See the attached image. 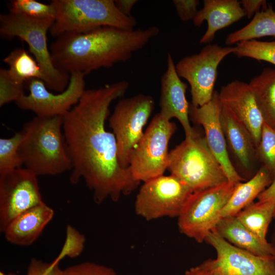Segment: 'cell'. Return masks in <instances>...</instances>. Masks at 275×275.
I'll list each match as a JSON object with an SVG mask.
<instances>
[{"mask_svg":"<svg viewBox=\"0 0 275 275\" xmlns=\"http://www.w3.org/2000/svg\"><path fill=\"white\" fill-rule=\"evenodd\" d=\"M37 176L24 168L0 175V231L22 212L43 203Z\"/></svg>","mask_w":275,"mask_h":275,"instance_id":"cell-13","label":"cell"},{"mask_svg":"<svg viewBox=\"0 0 275 275\" xmlns=\"http://www.w3.org/2000/svg\"><path fill=\"white\" fill-rule=\"evenodd\" d=\"M220 120L227 148L230 149L239 166L243 170L250 171L257 157L256 146L252 135L222 105Z\"/></svg>","mask_w":275,"mask_h":275,"instance_id":"cell-20","label":"cell"},{"mask_svg":"<svg viewBox=\"0 0 275 275\" xmlns=\"http://www.w3.org/2000/svg\"><path fill=\"white\" fill-rule=\"evenodd\" d=\"M167 63V69L160 81L159 113L169 121L173 118L178 119L183 127L185 138H189L197 132L190 124V104L185 96L187 85L178 76L170 53H168Z\"/></svg>","mask_w":275,"mask_h":275,"instance_id":"cell-17","label":"cell"},{"mask_svg":"<svg viewBox=\"0 0 275 275\" xmlns=\"http://www.w3.org/2000/svg\"><path fill=\"white\" fill-rule=\"evenodd\" d=\"M138 2L136 0H115V4L118 10L123 15L131 16L132 9Z\"/></svg>","mask_w":275,"mask_h":275,"instance_id":"cell-39","label":"cell"},{"mask_svg":"<svg viewBox=\"0 0 275 275\" xmlns=\"http://www.w3.org/2000/svg\"><path fill=\"white\" fill-rule=\"evenodd\" d=\"M159 33L156 26L133 30L104 26L64 34L52 43L49 50L56 68L69 74L80 72L86 75L129 60Z\"/></svg>","mask_w":275,"mask_h":275,"instance_id":"cell-2","label":"cell"},{"mask_svg":"<svg viewBox=\"0 0 275 275\" xmlns=\"http://www.w3.org/2000/svg\"><path fill=\"white\" fill-rule=\"evenodd\" d=\"M212 231L232 245L256 255H275L271 243L261 241L236 216L221 218Z\"/></svg>","mask_w":275,"mask_h":275,"instance_id":"cell-21","label":"cell"},{"mask_svg":"<svg viewBox=\"0 0 275 275\" xmlns=\"http://www.w3.org/2000/svg\"><path fill=\"white\" fill-rule=\"evenodd\" d=\"M63 275H117L112 268L100 264L85 262L68 267Z\"/></svg>","mask_w":275,"mask_h":275,"instance_id":"cell-33","label":"cell"},{"mask_svg":"<svg viewBox=\"0 0 275 275\" xmlns=\"http://www.w3.org/2000/svg\"><path fill=\"white\" fill-rule=\"evenodd\" d=\"M173 3L180 19L187 21L193 20L196 16L200 2L198 0H174Z\"/></svg>","mask_w":275,"mask_h":275,"instance_id":"cell-35","label":"cell"},{"mask_svg":"<svg viewBox=\"0 0 275 275\" xmlns=\"http://www.w3.org/2000/svg\"><path fill=\"white\" fill-rule=\"evenodd\" d=\"M9 12L39 19H53L56 11L50 3L46 4L36 0H13L10 2Z\"/></svg>","mask_w":275,"mask_h":275,"instance_id":"cell-30","label":"cell"},{"mask_svg":"<svg viewBox=\"0 0 275 275\" xmlns=\"http://www.w3.org/2000/svg\"><path fill=\"white\" fill-rule=\"evenodd\" d=\"M85 242V236L72 226L67 225L64 243L53 261L59 263L66 257L74 258L78 257L84 250Z\"/></svg>","mask_w":275,"mask_h":275,"instance_id":"cell-31","label":"cell"},{"mask_svg":"<svg viewBox=\"0 0 275 275\" xmlns=\"http://www.w3.org/2000/svg\"><path fill=\"white\" fill-rule=\"evenodd\" d=\"M257 199L259 202H271L275 206V179L258 196Z\"/></svg>","mask_w":275,"mask_h":275,"instance_id":"cell-38","label":"cell"},{"mask_svg":"<svg viewBox=\"0 0 275 275\" xmlns=\"http://www.w3.org/2000/svg\"><path fill=\"white\" fill-rule=\"evenodd\" d=\"M275 206L269 202H253L236 215L237 219L261 241L268 242L266 234L269 225L274 218Z\"/></svg>","mask_w":275,"mask_h":275,"instance_id":"cell-24","label":"cell"},{"mask_svg":"<svg viewBox=\"0 0 275 275\" xmlns=\"http://www.w3.org/2000/svg\"><path fill=\"white\" fill-rule=\"evenodd\" d=\"M0 275H16V274L12 272L5 273L3 271H0Z\"/></svg>","mask_w":275,"mask_h":275,"instance_id":"cell-41","label":"cell"},{"mask_svg":"<svg viewBox=\"0 0 275 275\" xmlns=\"http://www.w3.org/2000/svg\"><path fill=\"white\" fill-rule=\"evenodd\" d=\"M63 270L59 263L52 261L45 262L33 258L28 266L25 275H63Z\"/></svg>","mask_w":275,"mask_h":275,"instance_id":"cell-34","label":"cell"},{"mask_svg":"<svg viewBox=\"0 0 275 275\" xmlns=\"http://www.w3.org/2000/svg\"><path fill=\"white\" fill-rule=\"evenodd\" d=\"M183 275H226L216 259H208L200 264L192 267Z\"/></svg>","mask_w":275,"mask_h":275,"instance_id":"cell-36","label":"cell"},{"mask_svg":"<svg viewBox=\"0 0 275 275\" xmlns=\"http://www.w3.org/2000/svg\"><path fill=\"white\" fill-rule=\"evenodd\" d=\"M222 105L218 92L214 91L212 99L201 106L189 105V119L203 126L208 146L221 166L228 181L238 183L243 180L232 163L220 120Z\"/></svg>","mask_w":275,"mask_h":275,"instance_id":"cell-14","label":"cell"},{"mask_svg":"<svg viewBox=\"0 0 275 275\" xmlns=\"http://www.w3.org/2000/svg\"><path fill=\"white\" fill-rule=\"evenodd\" d=\"M271 244V245L272 246L274 250V252H275V224L274 225V227H273V231H272V233L271 234V240H270V242ZM275 256V255H274Z\"/></svg>","mask_w":275,"mask_h":275,"instance_id":"cell-40","label":"cell"},{"mask_svg":"<svg viewBox=\"0 0 275 275\" xmlns=\"http://www.w3.org/2000/svg\"><path fill=\"white\" fill-rule=\"evenodd\" d=\"M205 241L216 253L215 259L226 275H275V256H259L237 248L211 231Z\"/></svg>","mask_w":275,"mask_h":275,"instance_id":"cell-15","label":"cell"},{"mask_svg":"<svg viewBox=\"0 0 275 275\" xmlns=\"http://www.w3.org/2000/svg\"><path fill=\"white\" fill-rule=\"evenodd\" d=\"M3 62L9 67L7 70L10 76L19 84L24 85L32 78L42 80L40 66L34 57L23 48L14 49L4 59Z\"/></svg>","mask_w":275,"mask_h":275,"instance_id":"cell-26","label":"cell"},{"mask_svg":"<svg viewBox=\"0 0 275 275\" xmlns=\"http://www.w3.org/2000/svg\"><path fill=\"white\" fill-rule=\"evenodd\" d=\"M237 184L228 181L193 193L177 217L180 232L198 243L205 241L221 219V212Z\"/></svg>","mask_w":275,"mask_h":275,"instance_id":"cell-8","label":"cell"},{"mask_svg":"<svg viewBox=\"0 0 275 275\" xmlns=\"http://www.w3.org/2000/svg\"><path fill=\"white\" fill-rule=\"evenodd\" d=\"M23 138L21 130L9 138L0 139V175L21 168L23 165L19 148Z\"/></svg>","mask_w":275,"mask_h":275,"instance_id":"cell-27","label":"cell"},{"mask_svg":"<svg viewBox=\"0 0 275 275\" xmlns=\"http://www.w3.org/2000/svg\"><path fill=\"white\" fill-rule=\"evenodd\" d=\"M233 53L238 57L266 61L275 65V41H261L256 39L242 41L235 46Z\"/></svg>","mask_w":275,"mask_h":275,"instance_id":"cell-28","label":"cell"},{"mask_svg":"<svg viewBox=\"0 0 275 275\" xmlns=\"http://www.w3.org/2000/svg\"><path fill=\"white\" fill-rule=\"evenodd\" d=\"M63 116L35 117L21 130L19 153L24 168L37 176L71 171L63 130Z\"/></svg>","mask_w":275,"mask_h":275,"instance_id":"cell-3","label":"cell"},{"mask_svg":"<svg viewBox=\"0 0 275 275\" xmlns=\"http://www.w3.org/2000/svg\"><path fill=\"white\" fill-rule=\"evenodd\" d=\"M155 106L153 97L138 94L120 100L108 118L109 127L114 134L121 166L129 167V156L137 145L144 132L143 128Z\"/></svg>","mask_w":275,"mask_h":275,"instance_id":"cell-9","label":"cell"},{"mask_svg":"<svg viewBox=\"0 0 275 275\" xmlns=\"http://www.w3.org/2000/svg\"><path fill=\"white\" fill-rule=\"evenodd\" d=\"M167 170L194 193L228 182L205 136L198 132L169 152Z\"/></svg>","mask_w":275,"mask_h":275,"instance_id":"cell-5","label":"cell"},{"mask_svg":"<svg viewBox=\"0 0 275 275\" xmlns=\"http://www.w3.org/2000/svg\"><path fill=\"white\" fill-rule=\"evenodd\" d=\"M192 193L174 176L163 175L143 183L135 198L134 210L147 221L177 217Z\"/></svg>","mask_w":275,"mask_h":275,"instance_id":"cell-10","label":"cell"},{"mask_svg":"<svg viewBox=\"0 0 275 275\" xmlns=\"http://www.w3.org/2000/svg\"><path fill=\"white\" fill-rule=\"evenodd\" d=\"M273 181L269 172L261 166L256 174L245 182L237 184L229 200L222 209L220 218L236 216L254 202V200Z\"/></svg>","mask_w":275,"mask_h":275,"instance_id":"cell-22","label":"cell"},{"mask_svg":"<svg viewBox=\"0 0 275 275\" xmlns=\"http://www.w3.org/2000/svg\"><path fill=\"white\" fill-rule=\"evenodd\" d=\"M56 11L51 36L58 37L68 33H82L108 26L133 30L137 21L117 8L114 0H53Z\"/></svg>","mask_w":275,"mask_h":275,"instance_id":"cell-4","label":"cell"},{"mask_svg":"<svg viewBox=\"0 0 275 275\" xmlns=\"http://www.w3.org/2000/svg\"><path fill=\"white\" fill-rule=\"evenodd\" d=\"M54 210L44 202L22 212L7 226L3 233L9 242L19 246L33 243L54 216Z\"/></svg>","mask_w":275,"mask_h":275,"instance_id":"cell-18","label":"cell"},{"mask_svg":"<svg viewBox=\"0 0 275 275\" xmlns=\"http://www.w3.org/2000/svg\"><path fill=\"white\" fill-rule=\"evenodd\" d=\"M129 85L123 80L85 90L63 116V130L71 163L70 182L76 184L82 179L96 204L108 198L117 202L140 183L129 167L121 166L115 136L105 128L111 104L125 94Z\"/></svg>","mask_w":275,"mask_h":275,"instance_id":"cell-1","label":"cell"},{"mask_svg":"<svg viewBox=\"0 0 275 275\" xmlns=\"http://www.w3.org/2000/svg\"><path fill=\"white\" fill-rule=\"evenodd\" d=\"M240 5L248 18L267 8L265 0H242Z\"/></svg>","mask_w":275,"mask_h":275,"instance_id":"cell-37","label":"cell"},{"mask_svg":"<svg viewBox=\"0 0 275 275\" xmlns=\"http://www.w3.org/2000/svg\"><path fill=\"white\" fill-rule=\"evenodd\" d=\"M203 7L194 19L196 26L200 27L206 21L207 28L200 40V44L213 41L216 33L229 26L246 16L237 0H204Z\"/></svg>","mask_w":275,"mask_h":275,"instance_id":"cell-19","label":"cell"},{"mask_svg":"<svg viewBox=\"0 0 275 275\" xmlns=\"http://www.w3.org/2000/svg\"><path fill=\"white\" fill-rule=\"evenodd\" d=\"M24 85L13 80L7 70L0 69V106H3L12 101H16L24 94Z\"/></svg>","mask_w":275,"mask_h":275,"instance_id":"cell-32","label":"cell"},{"mask_svg":"<svg viewBox=\"0 0 275 275\" xmlns=\"http://www.w3.org/2000/svg\"><path fill=\"white\" fill-rule=\"evenodd\" d=\"M257 157L275 179V128L265 122L259 144L256 148Z\"/></svg>","mask_w":275,"mask_h":275,"instance_id":"cell-29","label":"cell"},{"mask_svg":"<svg viewBox=\"0 0 275 275\" xmlns=\"http://www.w3.org/2000/svg\"><path fill=\"white\" fill-rule=\"evenodd\" d=\"M85 75L80 72H71L67 88L56 94L49 91L42 79H31L25 83L29 93L22 94L15 103L20 108L31 111L36 116H64L77 104L85 91Z\"/></svg>","mask_w":275,"mask_h":275,"instance_id":"cell-12","label":"cell"},{"mask_svg":"<svg viewBox=\"0 0 275 275\" xmlns=\"http://www.w3.org/2000/svg\"><path fill=\"white\" fill-rule=\"evenodd\" d=\"M266 36L275 37V11L269 5L267 9L255 14L248 24L230 34L226 44L230 45Z\"/></svg>","mask_w":275,"mask_h":275,"instance_id":"cell-25","label":"cell"},{"mask_svg":"<svg viewBox=\"0 0 275 275\" xmlns=\"http://www.w3.org/2000/svg\"><path fill=\"white\" fill-rule=\"evenodd\" d=\"M176 124L156 114L129 156V168L137 181L146 182L163 175L167 170L170 140Z\"/></svg>","mask_w":275,"mask_h":275,"instance_id":"cell-7","label":"cell"},{"mask_svg":"<svg viewBox=\"0 0 275 275\" xmlns=\"http://www.w3.org/2000/svg\"><path fill=\"white\" fill-rule=\"evenodd\" d=\"M53 22V19H35L9 12L0 15V34L5 38L18 37L25 41L41 69L47 88L60 93L68 87L70 74L56 67L47 46V34Z\"/></svg>","mask_w":275,"mask_h":275,"instance_id":"cell-6","label":"cell"},{"mask_svg":"<svg viewBox=\"0 0 275 275\" xmlns=\"http://www.w3.org/2000/svg\"><path fill=\"white\" fill-rule=\"evenodd\" d=\"M234 50L235 47L208 44L198 53L185 57L177 63L178 76L190 86L193 105L202 106L212 99L218 66Z\"/></svg>","mask_w":275,"mask_h":275,"instance_id":"cell-11","label":"cell"},{"mask_svg":"<svg viewBox=\"0 0 275 275\" xmlns=\"http://www.w3.org/2000/svg\"><path fill=\"white\" fill-rule=\"evenodd\" d=\"M249 85L264 122L275 128V69L264 68Z\"/></svg>","mask_w":275,"mask_h":275,"instance_id":"cell-23","label":"cell"},{"mask_svg":"<svg viewBox=\"0 0 275 275\" xmlns=\"http://www.w3.org/2000/svg\"><path fill=\"white\" fill-rule=\"evenodd\" d=\"M218 96L221 104L250 133L257 148L264 121L249 84L234 80L223 86Z\"/></svg>","mask_w":275,"mask_h":275,"instance_id":"cell-16","label":"cell"}]
</instances>
